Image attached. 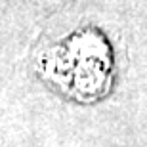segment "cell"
Segmentation results:
<instances>
[{
    "instance_id": "6da1fadb",
    "label": "cell",
    "mask_w": 147,
    "mask_h": 147,
    "mask_svg": "<svg viewBox=\"0 0 147 147\" xmlns=\"http://www.w3.org/2000/svg\"><path fill=\"white\" fill-rule=\"evenodd\" d=\"M107 52V44L101 40V36L94 33L76 34L55 44L54 48L48 50V54L40 57V73L57 88L65 90L71 98L90 101L99 98L107 90L109 80L82 67L80 61Z\"/></svg>"
}]
</instances>
